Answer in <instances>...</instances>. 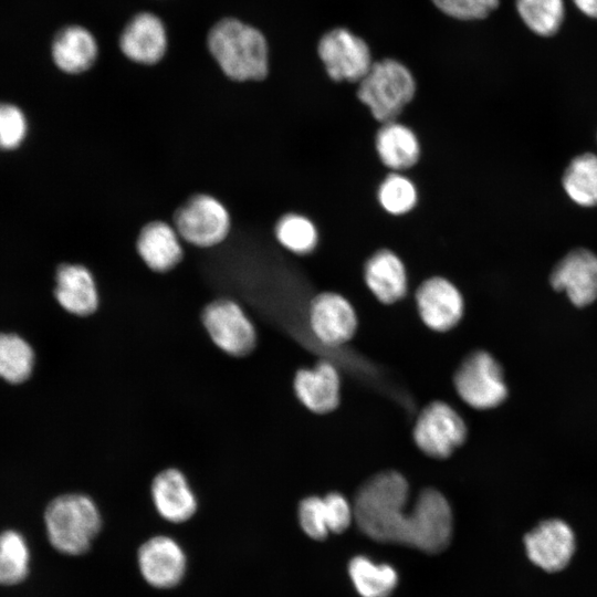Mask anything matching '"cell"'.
<instances>
[{"label":"cell","mask_w":597,"mask_h":597,"mask_svg":"<svg viewBox=\"0 0 597 597\" xmlns=\"http://www.w3.org/2000/svg\"><path fill=\"white\" fill-rule=\"evenodd\" d=\"M409 494L407 480L398 472L378 473L358 490L354 519L370 538L408 545L426 553H439L450 543L452 512L437 490L426 489L406 512Z\"/></svg>","instance_id":"obj_1"},{"label":"cell","mask_w":597,"mask_h":597,"mask_svg":"<svg viewBox=\"0 0 597 597\" xmlns=\"http://www.w3.org/2000/svg\"><path fill=\"white\" fill-rule=\"evenodd\" d=\"M209 51L223 73L235 81H260L268 75L269 50L264 35L237 19L219 21L208 35Z\"/></svg>","instance_id":"obj_2"},{"label":"cell","mask_w":597,"mask_h":597,"mask_svg":"<svg viewBox=\"0 0 597 597\" xmlns=\"http://www.w3.org/2000/svg\"><path fill=\"white\" fill-rule=\"evenodd\" d=\"M44 526L50 544L64 555L85 554L102 528L95 502L82 493H65L45 507Z\"/></svg>","instance_id":"obj_3"},{"label":"cell","mask_w":597,"mask_h":597,"mask_svg":"<svg viewBox=\"0 0 597 597\" xmlns=\"http://www.w3.org/2000/svg\"><path fill=\"white\" fill-rule=\"evenodd\" d=\"M417 83L411 71L395 59L374 62L358 82L357 97L381 124L396 121L413 100Z\"/></svg>","instance_id":"obj_4"},{"label":"cell","mask_w":597,"mask_h":597,"mask_svg":"<svg viewBox=\"0 0 597 597\" xmlns=\"http://www.w3.org/2000/svg\"><path fill=\"white\" fill-rule=\"evenodd\" d=\"M454 387L465 404L481 410L500 406L509 392L501 365L484 350L465 357L455 373Z\"/></svg>","instance_id":"obj_5"},{"label":"cell","mask_w":597,"mask_h":597,"mask_svg":"<svg viewBox=\"0 0 597 597\" xmlns=\"http://www.w3.org/2000/svg\"><path fill=\"white\" fill-rule=\"evenodd\" d=\"M317 54L329 78L336 82H359L374 63L365 40L345 28L323 34Z\"/></svg>","instance_id":"obj_6"},{"label":"cell","mask_w":597,"mask_h":597,"mask_svg":"<svg viewBox=\"0 0 597 597\" xmlns=\"http://www.w3.org/2000/svg\"><path fill=\"white\" fill-rule=\"evenodd\" d=\"M465 438L464 420L457 410L442 401L428 405L413 427V439L418 448L438 459L449 457Z\"/></svg>","instance_id":"obj_7"},{"label":"cell","mask_w":597,"mask_h":597,"mask_svg":"<svg viewBox=\"0 0 597 597\" xmlns=\"http://www.w3.org/2000/svg\"><path fill=\"white\" fill-rule=\"evenodd\" d=\"M229 228L227 209L208 195L191 197L175 214V229L179 237L197 247L220 243L227 237Z\"/></svg>","instance_id":"obj_8"},{"label":"cell","mask_w":597,"mask_h":597,"mask_svg":"<svg viewBox=\"0 0 597 597\" xmlns=\"http://www.w3.org/2000/svg\"><path fill=\"white\" fill-rule=\"evenodd\" d=\"M202 322L212 342L230 355L242 356L254 347V326L233 301L218 300L210 303L202 313Z\"/></svg>","instance_id":"obj_9"},{"label":"cell","mask_w":597,"mask_h":597,"mask_svg":"<svg viewBox=\"0 0 597 597\" xmlns=\"http://www.w3.org/2000/svg\"><path fill=\"white\" fill-rule=\"evenodd\" d=\"M137 565L142 577L149 586L170 589L184 579L187 572V556L172 537L155 535L139 546Z\"/></svg>","instance_id":"obj_10"},{"label":"cell","mask_w":597,"mask_h":597,"mask_svg":"<svg viewBox=\"0 0 597 597\" xmlns=\"http://www.w3.org/2000/svg\"><path fill=\"white\" fill-rule=\"evenodd\" d=\"M530 561L548 573L563 570L570 562L576 540L572 527L559 519L538 523L524 536Z\"/></svg>","instance_id":"obj_11"},{"label":"cell","mask_w":597,"mask_h":597,"mask_svg":"<svg viewBox=\"0 0 597 597\" xmlns=\"http://www.w3.org/2000/svg\"><path fill=\"white\" fill-rule=\"evenodd\" d=\"M549 282L573 305L593 304L597 300V255L582 248L569 251L553 268Z\"/></svg>","instance_id":"obj_12"},{"label":"cell","mask_w":597,"mask_h":597,"mask_svg":"<svg viewBox=\"0 0 597 597\" xmlns=\"http://www.w3.org/2000/svg\"><path fill=\"white\" fill-rule=\"evenodd\" d=\"M416 304L423 323L437 332L454 327L464 308L458 287L441 276H433L421 283L416 292Z\"/></svg>","instance_id":"obj_13"},{"label":"cell","mask_w":597,"mask_h":597,"mask_svg":"<svg viewBox=\"0 0 597 597\" xmlns=\"http://www.w3.org/2000/svg\"><path fill=\"white\" fill-rule=\"evenodd\" d=\"M310 325L320 342L338 346L355 334L357 317L354 307L343 295L324 292L316 295L310 305Z\"/></svg>","instance_id":"obj_14"},{"label":"cell","mask_w":597,"mask_h":597,"mask_svg":"<svg viewBox=\"0 0 597 597\" xmlns=\"http://www.w3.org/2000/svg\"><path fill=\"white\" fill-rule=\"evenodd\" d=\"M151 500L157 513L170 523L190 520L197 509V498L185 474L177 469L159 472L151 483Z\"/></svg>","instance_id":"obj_15"},{"label":"cell","mask_w":597,"mask_h":597,"mask_svg":"<svg viewBox=\"0 0 597 597\" xmlns=\"http://www.w3.org/2000/svg\"><path fill=\"white\" fill-rule=\"evenodd\" d=\"M122 52L132 61L154 64L165 54L167 34L161 20L149 12L136 14L119 38Z\"/></svg>","instance_id":"obj_16"},{"label":"cell","mask_w":597,"mask_h":597,"mask_svg":"<svg viewBox=\"0 0 597 597\" xmlns=\"http://www.w3.org/2000/svg\"><path fill=\"white\" fill-rule=\"evenodd\" d=\"M54 296L64 311L77 316L90 315L98 306L95 280L81 264L64 263L57 268Z\"/></svg>","instance_id":"obj_17"},{"label":"cell","mask_w":597,"mask_h":597,"mask_svg":"<svg viewBox=\"0 0 597 597\" xmlns=\"http://www.w3.org/2000/svg\"><path fill=\"white\" fill-rule=\"evenodd\" d=\"M294 389L301 402L311 411L326 413L339 402L341 379L333 364L322 360L313 368L295 375Z\"/></svg>","instance_id":"obj_18"},{"label":"cell","mask_w":597,"mask_h":597,"mask_svg":"<svg viewBox=\"0 0 597 597\" xmlns=\"http://www.w3.org/2000/svg\"><path fill=\"white\" fill-rule=\"evenodd\" d=\"M364 279L374 296L385 304L401 300L408 289L405 264L395 252L388 249L376 251L366 261Z\"/></svg>","instance_id":"obj_19"},{"label":"cell","mask_w":597,"mask_h":597,"mask_svg":"<svg viewBox=\"0 0 597 597\" xmlns=\"http://www.w3.org/2000/svg\"><path fill=\"white\" fill-rule=\"evenodd\" d=\"M375 149L381 164L397 172L413 167L421 154L417 134L397 121L381 124L375 136Z\"/></svg>","instance_id":"obj_20"},{"label":"cell","mask_w":597,"mask_h":597,"mask_svg":"<svg viewBox=\"0 0 597 597\" xmlns=\"http://www.w3.org/2000/svg\"><path fill=\"white\" fill-rule=\"evenodd\" d=\"M98 46L93 34L81 25L59 30L51 44V56L57 69L67 74L88 70L97 57Z\"/></svg>","instance_id":"obj_21"},{"label":"cell","mask_w":597,"mask_h":597,"mask_svg":"<svg viewBox=\"0 0 597 597\" xmlns=\"http://www.w3.org/2000/svg\"><path fill=\"white\" fill-rule=\"evenodd\" d=\"M137 251L148 268L157 272L171 270L182 258L178 232L161 221L143 228L137 239Z\"/></svg>","instance_id":"obj_22"},{"label":"cell","mask_w":597,"mask_h":597,"mask_svg":"<svg viewBox=\"0 0 597 597\" xmlns=\"http://www.w3.org/2000/svg\"><path fill=\"white\" fill-rule=\"evenodd\" d=\"M35 367V352L21 335L0 333V379L11 385L27 381Z\"/></svg>","instance_id":"obj_23"},{"label":"cell","mask_w":597,"mask_h":597,"mask_svg":"<svg viewBox=\"0 0 597 597\" xmlns=\"http://www.w3.org/2000/svg\"><path fill=\"white\" fill-rule=\"evenodd\" d=\"M562 184L578 206L597 207V156L585 153L575 157L565 169Z\"/></svg>","instance_id":"obj_24"},{"label":"cell","mask_w":597,"mask_h":597,"mask_svg":"<svg viewBox=\"0 0 597 597\" xmlns=\"http://www.w3.org/2000/svg\"><path fill=\"white\" fill-rule=\"evenodd\" d=\"M348 574L362 597H389L398 582L391 566L376 565L365 556H356L349 562Z\"/></svg>","instance_id":"obj_25"},{"label":"cell","mask_w":597,"mask_h":597,"mask_svg":"<svg viewBox=\"0 0 597 597\" xmlns=\"http://www.w3.org/2000/svg\"><path fill=\"white\" fill-rule=\"evenodd\" d=\"M30 548L25 537L15 530L0 533V585L22 583L30 570Z\"/></svg>","instance_id":"obj_26"},{"label":"cell","mask_w":597,"mask_h":597,"mask_svg":"<svg viewBox=\"0 0 597 597\" xmlns=\"http://www.w3.org/2000/svg\"><path fill=\"white\" fill-rule=\"evenodd\" d=\"M516 10L524 24L541 36L554 35L564 21V0H516Z\"/></svg>","instance_id":"obj_27"},{"label":"cell","mask_w":597,"mask_h":597,"mask_svg":"<svg viewBox=\"0 0 597 597\" xmlns=\"http://www.w3.org/2000/svg\"><path fill=\"white\" fill-rule=\"evenodd\" d=\"M379 206L391 216L410 212L418 202V189L402 172L391 171L377 188Z\"/></svg>","instance_id":"obj_28"},{"label":"cell","mask_w":597,"mask_h":597,"mask_svg":"<svg viewBox=\"0 0 597 597\" xmlns=\"http://www.w3.org/2000/svg\"><path fill=\"white\" fill-rule=\"evenodd\" d=\"M275 235L281 245L296 254L312 252L318 242L315 223L300 213L283 216L275 226Z\"/></svg>","instance_id":"obj_29"},{"label":"cell","mask_w":597,"mask_h":597,"mask_svg":"<svg viewBox=\"0 0 597 597\" xmlns=\"http://www.w3.org/2000/svg\"><path fill=\"white\" fill-rule=\"evenodd\" d=\"M28 118L17 105L0 102V150H14L27 138Z\"/></svg>","instance_id":"obj_30"},{"label":"cell","mask_w":597,"mask_h":597,"mask_svg":"<svg viewBox=\"0 0 597 597\" xmlns=\"http://www.w3.org/2000/svg\"><path fill=\"white\" fill-rule=\"evenodd\" d=\"M298 521L304 533L311 538H326L329 527L324 498L308 496L302 500L298 505Z\"/></svg>","instance_id":"obj_31"},{"label":"cell","mask_w":597,"mask_h":597,"mask_svg":"<svg viewBox=\"0 0 597 597\" xmlns=\"http://www.w3.org/2000/svg\"><path fill=\"white\" fill-rule=\"evenodd\" d=\"M444 14L463 21L486 18L499 7L500 0H431Z\"/></svg>","instance_id":"obj_32"},{"label":"cell","mask_w":597,"mask_h":597,"mask_svg":"<svg viewBox=\"0 0 597 597\" xmlns=\"http://www.w3.org/2000/svg\"><path fill=\"white\" fill-rule=\"evenodd\" d=\"M329 532L343 533L354 519V511L348 501L339 493L333 492L324 496Z\"/></svg>","instance_id":"obj_33"},{"label":"cell","mask_w":597,"mask_h":597,"mask_svg":"<svg viewBox=\"0 0 597 597\" xmlns=\"http://www.w3.org/2000/svg\"><path fill=\"white\" fill-rule=\"evenodd\" d=\"M577 9L589 18L597 19V0H573Z\"/></svg>","instance_id":"obj_34"}]
</instances>
